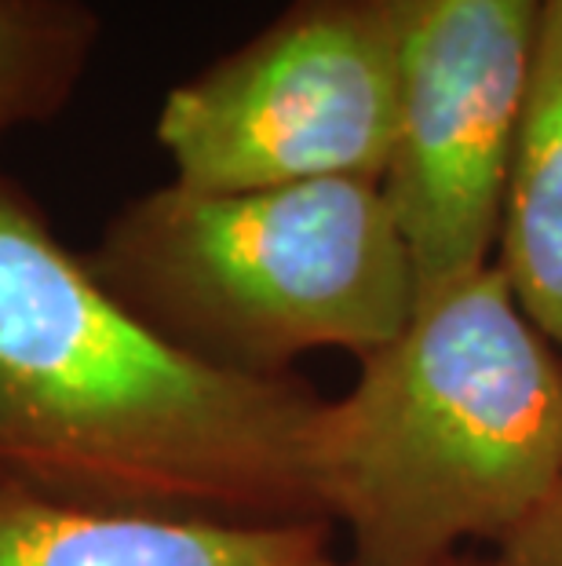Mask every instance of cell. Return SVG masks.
I'll return each instance as SVG.
<instances>
[{"instance_id": "ba28073f", "label": "cell", "mask_w": 562, "mask_h": 566, "mask_svg": "<svg viewBox=\"0 0 562 566\" xmlns=\"http://www.w3.org/2000/svg\"><path fill=\"white\" fill-rule=\"evenodd\" d=\"M99 38L88 0H0V143L74 103Z\"/></svg>"}, {"instance_id": "9c48e42d", "label": "cell", "mask_w": 562, "mask_h": 566, "mask_svg": "<svg viewBox=\"0 0 562 566\" xmlns=\"http://www.w3.org/2000/svg\"><path fill=\"white\" fill-rule=\"evenodd\" d=\"M486 566H562V475L516 534L497 545Z\"/></svg>"}, {"instance_id": "30bf717a", "label": "cell", "mask_w": 562, "mask_h": 566, "mask_svg": "<svg viewBox=\"0 0 562 566\" xmlns=\"http://www.w3.org/2000/svg\"><path fill=\"white\" fill-rule=\"evenodd\" d=\"M307 566H343V563H332L329 556H321V559H315V563H307ZM351 566H358V563H351ZM438 566H453V563H438ZM486 566V563H483Z\"/></svg>"}, {"instance_id": "3957f363", "label": "cell", "mask_w": 562, "mask_h": 566, "mask_svg": "<svg viewBox=\"0 0 562 566\" xmlns=\"http://www.w3.org/2000/svg\"><path fill=\"white\" fill-rule=\"evenodd\" d=\"M85 260L165 340L253 377H285L318 347L365 358L416 307L410 245L369 179L263 190L172 179L117 209Z\"/></svg>"}, {"instance_id": "277c9868", "label": "cell", "mask_w": 562, "mask_h": 566, "mask_svg": "<svg viewBox=\"0 0 562 566\" xmlns=\"http://www.w3.org/2000/svg\"><path fill=\"white\" fill-rule=\"evenodd\" d=\"M402 15L405 0H293L253 41L176 84L158 114L176 184H384L399 139Z\"/></svg>"}, {"instance_id": "6da1fadb", "label": "cell", "mask_w": 562, "mask_h": 566, "mask_svg": "<svg viewBox=\"0 0 562 566\" xmlns=\"http://www.w3.org/2000/svg\"><path fill=\"white\" fill-rule=\"evenodd\" d=\"M318 409L293 373L220 369L153 333L0 172V479L92 512L329 523Z\"/></svg>"}, {"instance_id": "52a82bcc", "label": "cell", "mask_w": 562, "mask_h": 566, "mask_svg": "<svg viewBox=\"0 0 562 566\" xmlns=\"http://www.w3.org/2000/svg\"><path fill=\"white\" fill-rule=\"evenodd\" d=\"M500 271L537 329L562 347V0L541 4L533 77L500 209Z\"/></svg>"}, {"instance_id": "7a4b0ae2", "label": "cell", "mask_w": 562, "mask_h": 566, "mask_svg": "<svg viewBox=\"0 0 562 566\" xmlns=\"http://www.w3.org/2000/svg\"><path fill=\"white\" fill-rule=\"evenodd\" d=\"M310 475L358 566H438L508 541L562 475V366L500 268L416 300L405 329L321 402Z\"/></svg>"}, {"instance_id": "5b68a950", "label": "cell", "mask_w": 562, "mask_h": 566, "mask_svg": "<svg viewBox=\"0 0 562 566\" xmlns=\"http://www.w3.org/2000/svg\"><path fill=\"white\" fill-rule=\"evenodd\" d=\"M544 0H405L399 139L384 198L416 300L486 268L533 77Z\"/></svg>"}, {"instance_id": "8992f818", "label": "cell", "mask_w": 562, "mask_h": 566, "mask_svg": "<svg viewBox=\"0 0 562 566\" xmlns=\"http://www.w3.org/2000/svg\"><path fill=\"white\" fill-rule=\"evenodd\" d=\"M329 523L231 526L92 512L0 479V566H307Z\"/></svg>"}]
</instances>
